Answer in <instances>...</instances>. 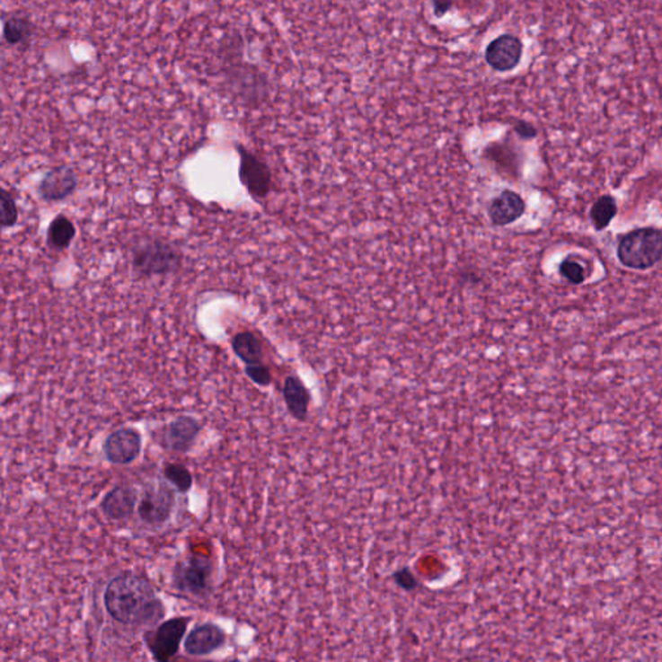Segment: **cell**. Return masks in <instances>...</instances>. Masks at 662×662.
I'll return each instance as SVG.
<instances>
[{"label": "cell", "instance_id": "cell-1", "mask_svg": "<svg viewBox=\"0 0 662 662\" xmlns=\"http://www.w3.org/2000/svg\"><path fill=\"white\" fill-rule=\"evenodd\" d=\"M104 605L111 619L128 626H155L166 614L154 587L146 577L129 572L110 579Z\"/></svg>", "mask_w": 662, "mask_h": 662}, {"label": "cell", "instance_id": "cell-2", "mask_svg": "<svg viewBox=\"0 0 662 662\" xmlns=\"http://www.w3.org/2000/svg\"><path fill=\"white\" fill-rule=\"evenodd\" d=\"M132 267L144 278L172 275L181 269L182 255L173 243L162 238H143L131 252Z\"/></svg>", "mask_w": 662, "mask_h": 662}, {"label": "cell", "instance_id": "cell-3", "mask_svg": "<svg viewBox=\"0 0 662 662\" xmlns=\"http://www.w3.org/2000/svg\"><path fill=\"white\" fill-rule=\"evenodd\" d=\"M617 257L625 267L647 269L662 259V234L658 229L643 228L621 238Z\"/></svg>", "mask_w": 662, "mask_h": 662}, {"label": "cell", "instance_id": "cell-4", "mask_svg": "<svg viewBox=\"0 0 662 662\" xmlns=\"http://www.w3.org/2000/svg\"><path fill=\"white\" fill-rule=\"evenodd\" d=\"M213 559L199 552L185 556L173 569V587L196 598H206L213 590Z\"/></svg>", "mask_w": 662, "mask_h": 662}, {"label": "cell", "instance_id": "cell-5", "mask_svg": "<svg viewBox=\"0 0 662 662\" xmlns=\"http://www.w3.org/2000/svg\"><path fill=\"white\" fill-rule=\"evenodd\" d=\"M190 620V617H172L146 632L144 640L153 660L167 662L178 655Z\"/></svg>", "mask_w": 662, "mask_h": 662}, {"label": "cell", "instance_id": "cell-6", "mask_svg": "<svg viewBox=\"0 0 662 662\" xmlns=\"http://www.w3.org/2000/svg\"><path fill=\"white\" fill-rule=\"evenodd\" d=\"M175 508V490L167 484L154 485L144 491L137 502V515L146 525H163Z\"/></svg>", "mask_w": 662, "mask_h": 662}, {"label": "cell", "instance_id": "cell-7", "mask_svg": "<svg viewBox=\"0 0 662 662\" xmlns=\"http://www.w3.org/2000/svg\"><path fill=\"white\" fill-rule=\"evenodd\" d=\"M240 154V179L250 196L264 199L272 188V173L269 167L245 146H237Z\"/></svg>", "mask_w": 662, "mask_h": 662}, {"label": "cell", "instance_id": "cell-8", "mask_svg": "<svg viewBox=\"0 0 662 662\" xmlns=\"http://www.w3.org/2000/svg\"><path fill=\"white\" fill-rule=\"evenodd\" d=\"M143 449V437L137 428H122L105 438L102 452L109 463L128 466L137 460Z\"/></svg>", "mask_w": 662, "mask_h": 662}, {"label": "cell", "instance_id": "cell-9", "mask_svg": "<svg viewBox=\"0 0 662 662\" xmlns=\"http://www.w3.org/2000/svg\"><path fill=\"white\" fill-rule=\"evenodd\" d=\"M201 431L202 425L199 419L190 416H179L158 432V441L164 449L184 455L196 446Z\"/></svg>", "mask_w": 662, "mask_h": 662}, {"label": "cell", "instance_id": "cell-10", "mask_svg": "<svg viewBox=\"0 0 662 662\" xmlns=\"http://www.w3.org/2000/svg\"><path fill=\"white\" fill-rule=\"evenodd\" d=\"M523 56V43L513 34L499 35L485 49V61L491 69L508 73L519 65Z\"/></svg>", "mask_w": 662, "mask_h": 662}, {"label": "cell", "instance_id": "cell-11", "mask_svg": "<svg viewBox=\"0 0 662 662\" xmlns=\"http://www.w3.org/2000/svg\"><path fill=\"white\" fill-rule=\"evenodd\" d=\"M78 187V176L69 166H57L44 173L38 193L47 202H58L72 196Z\"/></svg>", "mask_w": 662, "mask_h": 662}, {"label": "cell", "instance_id": "cell-12", "mask_svg": "<svg viewBox=\"0 0 662 662\" xmlns=\"http://www.w3.org/2000/svg\"><path fill=\"white\" fill-rule=\"evenodd\" d=\"M226 641L225 631L214 622L197 625L184 641V651L194 658L211 655L222 649Z\"/></svg>", "mask_w": 662, "mask_h": 662}, {"label": "cell", "instance_id": "cell-13", "mask_svg": "<svg viewBox=\"0 0 662 662\" xmlns=\"http://www.w3.org/2000/svg\"><path fill=\"white\" fill-rule=\"evenodd\" d=\"M137 502V490L128 485H118L105 494L102 511L108 519L122 522L134 515Z\"/></svg>", "mask_w": 662, "mask_h": 662}, {"label": "cell", "instance_id": "cell-14", "mask_svg": "<svg viewBox=\"0 0 662 662\" xmlns=\"http://www.w3.org/2000/svg\"><path fill=\"white\" fill-rule=\"evenodd\" d=\"M525 211V202L519 194L510 190L499 193L488 207L491 225L503 226L516 222Z\"/></svg>", "mask_w": 662, "mask_h": 662}, {"label": "cell", "instance_id": "cell-15", "mask_svg": "<svg viewBox=\"0 0 662 662\" xmlns=\"http://www.w3.org/2000/svg\"><path fill=\"white\" fill-rule=\"evenodd\" d=\"M284 399L291 416L300 422L308 417L311 395L308 388L296 375H288L284 384Z\"/></svg>", "mask_w": 662, "mask_h": 662}, {"label": "cell", "instance_id": "cell-16", "mask_svg": "<svg viewBox=\"0 0 662 662\" xmlns=\"http://www.w3.org/2000/svg\"><path fill=\"white\" fill-rule=\"evenodd\" d=\"M34 35V23L22 13L3 16V40L10 47H20L29 43Z\"/></svg>", "mask_w": 662, "mask_h": 662}, {"label": "cell", "instance_id": "cell-17", "mask_svg": "<svg viewBox=\"0 0 662 662\" xmlns=\"http://www.w3.org/2000/svg\"><path fill=\"white\" fill-rule=\"evenodd\" d=\"M235 355L246 365L263 364V349L255 334L241 331L232 340Z\"/></svg>", "mask_w": 662, "mask_h": 662}, {"label": "cell", "instance_id": "cell-18", "mask_svg": "<svg viewBox=\"0 0 662 662\" xmlns=\"http://www.w3.org/2000/svg\"><path fill=\"white\" fill-rule=\"evenodd\" d=\"M75 237V226L65 215L55 217L47 232V243L55 250L67 249Z\"/></svg>", "mask_w": 662, "mask_h": 662}, {"label": "cell", "instance_id": "cell-19", "mask_svg": "<svg viewBox=\"0 0 662 662\" xmlns=\"http://www.w3.org/2000/svg\"><path fill=\"white\" fill-rule=\"evenodd\" d=\"M164 481L172 485L173 490L181 494H187L192 490L193 476L190 469L179 463H166L163 470Z\"/></svg>", "mask_w": 662, "mask_h": 662}, {"label": "cell", "instance_id": "cell-20", "mask_svg": "<svg viewBox=\"0 0 662 662\" xmlns=\"http://www.w3.org/2000/svg\"><path fill=\"white\" fill-rule=\"evenodd\" d=\"M617 213V206L612 197L605 196L591 208V220L596 229H605Z\"/></svg>", "mask_w": 662, "mask_h": 662}, {"label": "cell", "instance_id": "cell-21", "mask_svg": "<svg viewBox=\"0 0 662 662\" xmlns=\"http://www.w3.org/2000/svg\"><path fill=\"white\" fill-rule=\"evenodd\" d=\"M19 220V208L12 194L7 190L0 192V223L3 228H11Z\"/></svg>", "mask_w": 662, "mask_h": 662}, {"label": "cell", "instance_id": "cell-22", "mask_svg": "<svg viewBox=\"0 0 662 662\" xmlns=\"http://www.w3.org/2000/svg\"><path fill=\"white\" fill-rule=\"evenodd\" d=\"M560 273L563 278L568 279V281L576 285L582 284V282L585 281V278H587L585 268L582 267L578 261H575L573 259L569 258L566 259V260L561 263Z\"/></svg>", "mask_w": 662, "mask_h": 662}, {"label": "cell", "instance_id": "cell-23", "mask_svg": "<svg viewBox=\"0 0 662 662\" xmlns=\"http://www.w3.org/2000/svg\"><path fill=\"white\" fill-rule=\"evenodd\" d=\"M246 375L260 387H268L272 384V375L269 369L263 364L246 365Z\"/></svg>", "mask_w": 662, "mask_h": 662}, {"label": "cell", "instance_id": "cell-24", "mask_svg": "<svg viewBox=\"0 0 662 662\" xmlns=\"http://www.w3.org/2000/svg\"><path fill=\"white\" fill-rule=\"evenodd\" d=\"M393 578L400 587L404 588L405 591H411L418 587V581L413 573L410 572L409 568H402V569L396 570L393 573Z\"/></svg>", "mask_w": 662, "mask_h": 662}, {"label": "cell", "instance_id": "cell-25", "mask_svg": "<svg viewBox=\"0 0 662 662\" xmlns=\"http://www.w3.org/2000/svg\"><path fill=\"white\" fill-rule=\"evenodd\" d=\"M453 2L455 0H431L432 10H434L435 16L437 19L446 16L448 13L450 8H452Z\"/></svg>", "mask_w": 662, "mask_h": 662}, {"label": "cell", "instance_id": "cell-26", "mask_svg": "<svg viewBox=\"0 0 662 662\" xmlns=\"http://www.w3.org/2000/svg\"><path fill=\"white\" fill-rule=\"evenodd\" d=\"M515 129L523 137H534L535 135V129L528 123H519Z\"/></svg>", "mask_w": 662, "mask_h": 662}]
</instances>
